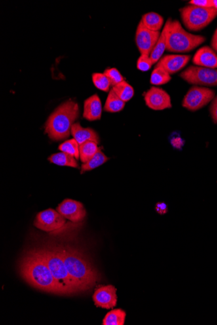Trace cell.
I'll return each mask as SVG.
<instances>
[{
  "mask_svg": "<svg viewBox=\"0 0 217 325\" xmlns=\"http://www.w3.org/2000/svg\"><path fill=\"white\" fill-rule=\"evenodd\" d=\"M20 272L24 280L33 288L63 295L50 268L37 249L28 251L22 258Z\"/></svg>",
  "mask_w": 217,
  "mask_h": 325,
  "instance_id": "6da1fadb",
  "label": "cell"
},
{
  "mask_svg": "<svg viewBox=\"0 0 217 325\" xmlns=\"http://www.w3.org/2000/svg\"><path fill=\"white\" fill-rule=\"evenodd\" d=\"M59 249L70 275L82 290L87 291L93 287L97 281V272L87 258L76 249L67 245H61Z\"/></svg>",
  "mask_w": 217,
  "mask_h": 325,
  "instance_id": "7a4b0ae2",
  "label": "cell"
},
{
  "mask_svg": "<svg viewBox=\"0 0 217 325\" xmlns=\"http://www.w3.org/2000/svg\"><path fill=\"white\" fill-rule=\"evenodd\" d=\"M78 104L72 100L63 103L48 117L45 132L50 139L59 141L69 137L72 127L79 116Z\"/></svg>",
  "mask_w": 217,
  "mask_h": 325,
  "instance_id": "3957f363",
  "label": "cell"
},
{
  "mask_svg": "<svg viewBox=\"0 0 217 325\" xmlns=\"http://www.w3.org/2000/svg\"><path fill=\"white\" fill-rule=\"evenodd\" d=\"M37 249L47 264L63 295L83 292L79 285L70 275L59 247L50 245Z\"/></svg>",
  "mask_w": 217,
  "mask_h": 325,
  "instance_id": "277c9868",
  "label": "cell"
},
{
  "mask_svg": "<svg viewBox=\"0 0 217 325\" xmlns=\"http://www.w3.org/2000/svg\"><path fill=\"white\" fill-rule=\"evenodd\" d=\"M206 37L187 32L178 20H172L166 37V50L173 53H187L199 47Z\"/></svg>",
  "mask_w": 217,
  "mask_h": 325,
  "instance_id": "5b68a950",
  "label": "cell"
},
{
  "mask_svg": "<svg viewBox=\"0 0 217 325\" xmlns=\"http://www.w3.org/2000/svg\"><path fill=\"white\" fill-rule=\"evenodd\" d=\"M184 26L189 31H199L207 27L217 16V10L214 7H200L189 5L180 10Z\"/></svg>",
  "mask_w": 217,
  "mask_h": 325,
  "instance_id": "8992f818",
  "label": "cell"
},
{
  "mask_svg": "<svg viewBox=\"0 0 217 325\" xmlns=\"http://www.w3.org/2000/svg\"><path fill=\"white\" fill-rule=\"evenodd\" d=\"M180 77L191 85L206 87L217 86V69L191 66L181 73Z\"/></svg>",
  "mask_w": 217,
  "mask_h": 325,
  "instance_id": "52a82bcc",
  "label": "cell"
},
{
  "mask_svg": "<svg viewBox=\"0 0 217 325\" xmlns=\"http://www.w3.org/2000/svg\"><path fill=\"white\" fill-rule=\"evenodd\" d=\"M216 92L214 90L193 86L185 96L182 106L187 110L195 112L207 106L214 100Z\"/></svg>",
  "mask_w": 217,
  "mask_h": 325,
  "instance_id": "ba28073f",
  "label": "cell"
},
{
  "mask_svg": "<svg viewBox=\"0 0 217 325\" xmlns=\"http://www.w3.org/2000/svg\"><path fill=\"white\" fill-rule=\"evenodd\" d=\"M66 223V218L58 211L49 209L41 212L37 215L34 221L35 227L46 232L54 231Z\"/></svg>",
  "mask_w": 217,
  "mask_h": 325,
  "instance_id": "9c48e42d",
  "label": "cell"
},
{
  "mask_svg": "<svg viewBox=\"0 0 217 325\" xmlns=\"http://www.w3.org/2000/svg\"><path fill=\"white\" fill-rule=\"evenodd\" d=\"M160 35L161 33L159 31L149 30L141 21L137 28L136 35V45L141 54L149 55L156 45Z\"/></svg>",
  "mask_w": 217,
  "mask_h": 325,
  "instance_id": "30bf717a",
  "label": "cell"
},
{
  "mask_svg": "<svg viewBox=\"0 0 217 325\" xmlns=\"http://www.w3.org/2000/svg\"><path fill=\"white\" fill-rule=\"evenodd\" d=\"M56 210L63 217L73 223H79L83 221L87 215L83 205L73 199H65L59 205Z\"/></svg>",
  "mask_w": 217,
  "mask_h": 325,
  "instance_id": "8fae6325",
  "label": "cell"
},
{
  "mask_svg": "<svg viewBox=\"0 0 217 325\" xmlns=\"http://www.w3.org/2000/svg\"><path fill=\"white\" fill-rule=\"evenodd\" d=\"M145 101L149 108L163 110L172 108L171 98L163 89L152 87L145 94Z\"/></svg>",
  "mask_w": 217,
  "mask_h": 325,
  "instance_id": "7c38bea8",
  "label": "cell"
},
{
  "mask_svg": "<svg viewBox=\"0 0 217 325\" xmlns=\"http://www.w3.org/2000/svg\"><path fill=\"white\" fill-rule=\"evenodd\" d=\"M92 299L96 307L111 309L117 305V289L112 285L101 286L94 291Z\"/></svg>",
  "mask_w": 217,
  "mask_h": 325,
  "instance_id": "4fadbf2b",
  "label": "cell"
},
{
  "mask_svg": "<svg viewBox=\"0 0 217 325\" xmlns=\"http://www.w3.org/2000/svg\"><path fill=\"white\" fill-rule=\"evenodd\" d=\"M191 58L189 54H166L158 61L156 66L161 67L172 75L185 68Z\"/></svg>",
  "mask_w": 217,
  "mask_h": 325,
  "instance_id": "5bb4252c",
  "label": "cell"
},
{
  "mask_svg": "<svg viewBox=\"0 0 217 325\" xmlns=\"http://www.w3.org/2000/svg\"><path fill=\"white\" fill-rule=\"evenodd\" d=\"M193 62L204 68L217 69V54L209 46H204L196 52Z\"/></svg>",
  "mask_w": 217,
  "mask_h": 325,
  "instance_id": "9a60e30c",
  "label": "cell"
},
{
  "mask_svg": "<svg viewBox=\"0 0 217 325\" xmlns=\"http://www.w3.org/2000/svg\"><path fill=\"white\" fill-rule=\"evenodd\" d=\"M102 102L97 94L90 96L84 102V118L90 121L99 120L102 116Z\"/></svg>",
  "mask_w": 217,
  "mask_h": 325,
  "instance_id": "2e32d148",
  "label": "cell"
},
{
  "mask_svg": "<svg viewBox=\"0 0 217 325\" xmlns=\"http://www.w3.org/2000/svg\"><path fill=\"white\" fill-rule=\"evenodd\" d=\"M71 133L79 146L88 141H93L97 144L100 142V138L95 131L90 128L82 127L79 123H73Z\"/></svg>",
  "mask_w": 217,
  "mask_h": 325,
  "instance_id": "e0dca14e",
  "label": "cell"
},
{
  "mask_svg": "<svg viewBox=\"0 0 217 325\" xmlns=\"http://www.w3.org/2000/svg\"><path fill=\"white\" fill-rule=\"evenodd\" d=\"M172 20L171 18H168L166 21L165 27H164L163 31L161 33V35L158 39L156 45H155V47L153 48L152 51L149 54L153 64L157 63L166 50V37H167L168 31L169 29Z\"/></svg>",
  "mask_w": 217,
  "mask_h": 325,
  "instance_id": "ac0fdd59",
  "label": "cell"
},
{
  "mask_svg": "<svg viewBox=\"0 0 217 325\" xmlns=\"http://www.w3.org/2000/svg\"><path fill=\"white\" fill-rule=\"evenodd\" d=\"M141 21L146 28L153 31L161 30L164 23L163 16L154 12L144 14Z\"/></svg>",
  "mask_w": 217,
  "mask_h": 325,
  "instance_id": "d6986e66",
  "label": "cell"
},
{
  "mask_svg": "<svg viewBox=\"0 0 217 325\" xmlns=\"http://www.w3.org/2000/svg\"><path fill=\"white\" fill-rule=\"evenodd\" d=\"M48 161L54 164L61 166H69L78 168L79 165L74 157L65 152L58 153L51 155L48 158Z\"/></svg>",
  "mask_w": 217,
  "mask_h": 325,
  "instance_id": "ffe728a7",
  "label": "cell"
},
{
  "mask_svg": "<svg viewBox=\"0 0 217 325\" xmlns=\"http://www.w3.org/2000/svg\"><path fill=\"white\" fill-rule=\"evenodd\" d=\"M125 102L115 93L112 89L109 92L104 106V110L109 112H119L123 110Z\"/></svg>",
  "mask_w": 217,
  "mask_h": 325,
  "instance_id": "44dd1931",
  "label": "cell"
},
{
  "mask_svg": "<svg viewBox=\"0 0 217 325\" xmlns=\"http://www.w3.org/2000/svg\"><path fill=\"white\" fill-rule=\"evenodd\" d=\"M98 144L93 141H88L79 146V158L83 163L87 162L99 150Z\"/></svg>",
  "mask_w": 217,
  "mask_h": 325,
  "instance_id": "7402d4cb",
  "label": "cell"
},
{
  "mask_svg": "<svg viewBox=\"0 0 217 325\" xmlns=\"http://www.w3.org/2000/svg\"><path fill=\"white\" fill-rule=\"evenodd\" d=\"M126 314L121 309H114L108 312L103 320V325H124Z\"/></svg>",
  "mask_w": 217,
  "mask_h": 325,
  "instance_id": "603a6c76",
  "label": "cell"
},
{
  "mask_svg": "<svg viewBox=\"0 0 217 325\" xmlns=\"http://www.w3.org/2000/svg\"><path fill=\"white\" fill-rule=\"evenodd\" d=\"M108 160V157L105 156L100 148L92 158L90 159L87 162L82 164L81 173H83L85 171L92 170V169L104 164Z\"/></svg>",
  "mask_w": 217,
  "mask_h": 325,
  "instance_id": "cb8c5ba5",
  "label": "cell"
},
{
  "mask_svg": "<svg viewBox=\"0 0 217 325\" xmlns=\"http://www.w3.org/2000/svg\"><path fill=\"white\" fill-rule=\"evenodd\" d=\"M112 90L125 103L132 99L134 96V88L125 81L114 86Z\"/></svg>",
  "mask_w": 217,
  "mask_h": 325,
  "instance_id": "d4e9b609",
  "label": "cell"
},
{
  "mask_svg": "<svg viewBox=\"0 0 217 325\" xmlns=\"http://www.w3.org/2000/svg\"><path fill=\"white\" fill-rule=\"evenodd\" d=\"M171 79V76L165 70L156 66L151 73L150 83L153 85H163L168 83Z\"/></svg>",
  "mask_w": 217,
  "mask_h": 325,
  "instance_id": "484cf974",
  "label": "cell"
},
{
  "mask_svg": "<svg viewBox=\"0 0 217 325\" xmlns=\"http://www.w3.org/2000/svg\"><path fill=\"white\" fill-rule=\"evenodd\" d=\"M59 150L61 152L71 155L77 160L79 158V145L74 138L67 140L64 143L61 144L59 146Z\"/></svg>",
  "mask_w": 217,
  "mask_h": 325,
  "instance_id": "4316f807",
  "label": "cell"
},
{
  "mask_svg": "<svg viewBox=\"0 0 217 325\" xmlns=\"http://www.w3.org/2000/svg\"><path fill=\"white\" fill-rule=\"evenodd\" d=\"M92 82L97 89L107 92L111 86L110 81L104 73H94L92 75Z\"/></svg>",
  "mask_w": 217,
  "mask_h": 325,
  "instance_id": "83f0119b",
  "label": "cell"
},
{
  "mask_svg": "<svg viewBox=\"0 0 217 325\" xmlns=\"http://www.w3.org/2000/svg\"><path fill=\"white\" fill-rule=\"evenodd\" d=\"M104 73L110 81L111 85L113 87L124 81V77L117 68H107L104 71Z\"/></svg>",
  "mask_w": 217,
  "mask_h": 325,
  "instance_id": "f1b7e54d",
  "label": "cell"
},
{
  "mask_svg": "<svg viewBox=\"0 0 217 325\" xmlns=\"http://www.w3.org/2000/svg\"><path fill=\"white\" fill-rule=\"evenodd\" d=\"M153 63L151 61L150 56L147 54H141L137 62V67L138 70L142 72H147L152 66Z\"/></svg>",
  "mask_w": 217,
  "mask_h": 325,
  "instance_id": "f546056e",
  "label": "cell"
},
{
  "mask_svg": "<svg viewBox=\"0 0 217 325\" xmlns=\"http://www.w3.org/2000/svg\"><path fill=\"white\" fill-rule=\"evenodd\" d=\"M170 144L174 147V148L181 150L183 145L185 144V141L181 137L179 134L176 133H172L170 138Z\"/></svg>",
  "mask_w": 217,
  "mask_h": 325,
  "instance_id": "4dcf8cb0",
  "label": "cell"
},
{
  "mask_svg": "<svg viewBox=\"0 0 217 325\" xmlns=\"http://www.w3.org/2000/svg\"><path fill=\"white\" fill-rule=\"evenodd\" d=\"M189 4L200 7H214L212 0H192V1H189Z\"/></svg>",
  "mask_w": 217,
  "mask_h": 325,
  "instance_id": "1f68e13d",
  "label": "cell"
},
{
  "mask_svg": "<svg viewBox=\"0 0 217 325\" xmlns=\"http://www.w3.org/2000/svg\"><path fill=\"white\" fill-rule=\"evenodd\" d=\"M210 110L213 120H214L215 123L217 124V96L213 100Z\"/></svg>",
  "mask_w": 217,
  "mask_h": 325,
  "instance_id": "d6a6232c",
  "label": "cell"
},
{
  "mask_svg": "<svg viewBox=\"0 0 217 325\" xmlns=\"http://www.w3.org/2000/svg\"><path fill=\"white\" fill-rule=\"evenodd\" d=\"M155 211L160 215H164L167 213L168 207L165 203H158L155 205Z\"/></svg>",
  "mask_w": 217,
  "mask_h": 325,
  "instance_id": "836d02e7",
  "label": "cell"
},
{
  "mask_svg": "<svg viewBox=\"0 0 217 325\" xmlns=\"http://www.w3.org/2000/svg\"><path fill=\"white\" fill-rule=\"evenodd\" d=\"M211 45H212V49L217 54V28L213 35Z\"/></svg>",
  "mask_w": 217,
  "mask_h": 325,
  "instance_id": "e575fe53",
  "label": "cell"
},
{
  "mask_svg": "<svg viewBox=\"0 0 217 325\" xmlns=\"http://www.w3.org/2000/svg\"><path fill=\"white\" fill-rule=\"evenodd\" d=\"M212 2L214 7L217 10V0H212Z\"/></svg>",
  "mask_w": 217,
  "mask_h": 325,
  "instance_id": "d590c367",
  "label": "cell"
}]
</instances>
